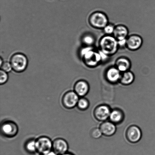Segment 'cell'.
<instances>
[{
  "label": "cell",
  "instance_id": "10",
  "mask_svg": "<svg viewBox=\"0 0 155 155\" xmlns=\"http://www.w3.org/2000/svg\"><path fill=\"white\" fill-rule=\"evenodd\" d=\"M127 137L130 142L136 143L140 139L142 133L139 127L133 126L128 129L127 133Z\"/></svg>",
  "mask_w": 155,
  "mask_h": 155
},
{
  "label": "cell",
  "instance_id": "19",
  "mask_svg": "<svg viewBox=\"0 0 155 155\" xmlns=\"http://www.w3.org/2000/svg\"><path fill=\"white\" fill-rule=\"evenodd\" d=\"M25 148L28 153H33L37 151L36 141L31 140L29 141L26 144Z\"/></svg>",
  "mask_w": 155,
  "mask_h": 155
},
{
  "label": "cell",
  "instance_id": "28",
  "mask_svg": "<svg viewBox=\"0 0 155 155\" xmlns=\"http://www.w3.org/2000/svg\"><path fill=\"white\" fill-rule=\"evenodd\" d=\"M3 63V61L2 60V58H1V64H0V66H1L2 64Z\"/></svg>",
  "mask_w": 155,
  "mask_h": 155
},
{
  "label": "cell",
  "instance_id": "26",
  "mask_svg": "<svg viewBox=\"0 0 155 155\" xmlns=\"http://www.w3.org/2000/svg\"><path fill=\"white\" fill-rule=\"evenodd\" d=\"M118 46L123 47L127 45V38L117 40Z\"/></svg>",
  "mask_w": 155,
  "mask_h": 155
},
{
  "label": "cell",
  "instance_id": "7",
  "mask_svg": "<svg viewBox=\"0 0 155 155\" xmlns=\"http://www.w3.org/2000/svg\"><path fill=\"white\" fill-rule=\"evenodd\" d=\"M1 132L4 136L7 137H13L18 133V127L16 124L12 121H7L2 124Z\"/></svg>",
  "mask_w": 155,
  "mask_h": 155
},
{
  "label": "cell",
  "instance_id": "15",
  "mask_svg": "<svg viewBox=\"0 0 155 155\" xmlns=\"http://www.w3.org/2000/svg\"><path fill=\"white\" fill-rule=\"evenodd\" d=\"M100 130L103 134L110 136L115 133L116 128L114 124L112 123L106 122L101 124Z\"/></svg>",
  "mask_w": 155,
  "mask_h": 155
},
{
  "label": "cell",
  "instance_id": "9",
  "mask_svg": "<svg viewBox=\"0 0 155 155\" xmlns=\"http://www.w3.org/2000/svg\"><path fill=\"white\" fill-rule=\"evenodd\" d=\"M142 44V39L138 35H132L127 39V45L129 49L135 51L140 48Z\"/></svg>",
  "mask_w": 155,
  "mask_h": 155
},
{
  "label": "cell",
  "instance_id": "17",
  "mask_svg": "<svg viewBox=\"0 0 155 155\" xmlns=\"http://www.w3.org/2000/svg\"><path fill=\"white\" fill-rule=\"evenodd\" d=\"M134 77L133 74L130 71L124 72L121 77V83L125 85H129L133 83Z\"/></svg>",
  "mask_w": 155,
  "mask_h": 155
},
{
  "label": "cell",
  "instance_id": "4",
  "mask_svg": "<svg viewBox=\"0 0 155 155\" xmlns=\"http://www.w3.org/2000/svg\"><path fill=\"white\" fill-rule=\"evenodd\" d=\"M89 22L91 25L95 28H104L107 25L108 19L104 14L97 12L91 15Z\"/></svg>",
  "mask_w": 155,
  "mask_h": 155
},
{
  "label": "cell",
  "instance_id": "29",
  "mask_svg": "<svg viewBox=\"0 0 155 155\" xmlns=\"http://www.w3.org/2000/svg\"><path fill=\"white\" fill-rule=\"evenodd\" d=\"M61 155H73L72 154H69V153H65V154H63Z\"/></svg>",
  "mask_w": 155,
  "mask_h": 155
},
{
  "label": "cell",
  "instance_id": "21",
  "mask_svg": "<svg viewBox=\"0 0 155 155\" xmlns=\"http://www.w3.org/2000/svg\"><path fill=\"white\" fill-rule=\"evenodd\" d=\"M8 80V75L7 72L1 70L0 71V83L1 84H4Z\"/></svg>",
  "mask_w": 155,
  "mask_h": 155
},
{
  "label": "cell",
  "instance_id": "13",
  "mask_svg": "<svg viewBox=\"0 0 155 155\" xmlns=\"http://www.w3.org/2000/svg\"><path fill=\"white\" fill-rule=\"evenodd\" d=\"M120 72L117 68H110L106 72V78L111 83H115L121 78Z\"/></svg>",
  "mask_w": 155,
  "mask_h": 155
},
{
  "label": "cell",
  "instance_id": "24",
  "mask_svg": "<svg viewBox=\"0 0 155 155\" xmlns=\"http://www.w3.org/2000/svg\"><path fill=\"white\" fill-rule=\"evenodd\" d=\"M115 27L113 25L109 24L106 26L104 28V31L106 34L108 35H110L114 33V31Z\"/></svg>",
  "mask_w": 155,
  "mask_h": 155
},
{
  "label": "cell",
  "instance_id": "23",
  "mask_svg": "<svg viewBox=\"0 0 155 155\" xmlns=\"http://www.w3.org/2000/svg\"><path fill=\"white\" fill-rule=\"evenodd\" d=\"M83 40L84 43L88 45H92L94 42V38L90 35L84 36L83 38Z\"/></svg>",
  "mask_w": 155,
  "mask_h": 155
},
{
  "label": "cell",
  "instance_id": "6",
  "mask_svg": "<svg viewBox=\"0 0 155 155\" xmlns=\"http://www.w3.org/2000/svg\"><path fill=\"white\" fill-rule=\"evenodd\" d=\"M79 96L73 91H69L64 94L62 99L64 106L68 109L75 107L79 101Z\"/></svg>",
  "mask_w": 155,
  "mask_h": 155
},
{
  "label": "cell",
  "instance_id": "12",
  "mask_svg": "<svg viewBox=\"0 0 155 155\" xmlns=\"http://www.w3.org/2000/svg\"><path fill=\"white\" fill-rule=\"evenodd\" d=\"M89 90V86L86 82L80 81L75 84L74 91L79 96H84L87 94Z\"/></svg>",
  "mask_w": 155,
  "mask_h": 155
},
{
  "label": "cell",
  "instance_id": "1",
  "mask_svg": "<svg viewBox=\"0 0 155 155\" xmlns=\"http://www.w3.org/2000/svg\"><path fill=\"white\" fill-rule=\"evenodd\" d=\"M100 45L101 51L108 56L115 54L118 46L117 39L110 36L103 37L100 41Z\"/></svg>",
  "mask_w": 155,
  "mask_h": 155
},
{
  "label": "cell",
  "instance_id": "27",
  "mask_svg": "<svg viewBox=\"0 0 155 155\" xmlns=\"http://www.w3.org/2000/svg\"><path fill=\"white\" fill-rule=\"evenodd\" d=\"M44 155H57V154L54 152L51 151L50 152L47 153V154Z\"/></svg>",
  "mask_w": 155,
  "mask_h": 155
},
{
  "label": "cell",
  "instance_id": "2",
  "mask_svg": "<svg viewBox=\"0 0 155 155\" xmlns=\"http://www.w3.org/2000/svg\"><path fill=\"white\" fill-rule=\"evenodd\" d=\"M81 54L84 59L86 64L89 66H94L101 60L99 53L95 52L90 47L83 48Z\"/></svg>",
  "mask_w": 155,
  "mask_h": 155
},
{
  "label": "cell",
  "instance_id": "25",
  "mask_svg": "<svg viewBox=\"0 0 155 155\" xmlns=\"http://www.w3.org/2000/svg\"><path fill=\"white\" fill-rule=\"evenodd\" d=\"M102 133L100 130L98 129H95L92 132V136L95 138H98L100 137Z\"/></svg>",
  "mask_w": 155,
  "mask_h": 155
},
{
  "label": "cell",
  "instance_id": "11",
  "mask_svg": "<svg viewBox=\"0 0 155 155\" xmlns=\"http://www.w3.org/2000/svg\"><path fill=\"white\" fill-rule=\"evenodd\" d=\"M110 112V109L108 106H101L96 109L95 115L97 119L101 121H104L109 117Z\"/></svg>",
  "mask_w": 155,
  "mask_h": 155
},
{
  "label": "cell",
  "instance_id": "5",
  "mask_svg": "<svg viewBox=\"0 0 155 155\" xmlns=\"http://www.w3.org/2000/svg\"><path fill=\"white\" fill-rule=\"evenodd\" d=\"M36 146L37 151L44 155L51 151L53 143L49 138L42 137L36 140Z\"/></svg>",
  "mask_w": 155,
  "mask_h": 155
},
{
  "label": "cell",
  "instance_id": "3",
  "mask_svg": "<svg viewBox=\"0 0 155 155\" xmlns=\"http://www.w3.org/2000/svg\"><path fill=\"white\" fill-rule=\"evenodd\" d=\"M10 63L13 71L17 72H21L26 69L28 60L24 54L17 53L12 56Z\"/></svg>",
  "mask_w": 155,
  "mask_h": 155
},
{
  "label": "cell",
  "instance_id": "18",
  "mask_svg": "<svg viewBox=\"0 0 155 155\" xmlns=\"http://www.w3.org/2000/svg\"><path fill=\"white\" fill-rule=\"evenodd\" d=\"M123 117V114L121 111L119 110H115L110 112L109 118L112 122L117 123L120 122Z\"/></svg>",
  "mask_w": 155,
  "mask_h": 155
},
{
  "label": "cell",
  "instance_id": "8",
  "mask_svg": "<svg viewBox=\"0 0 155 155\" xmlns=\"http://www.w3.org/2000/svg\"><path fill=\"white\" fill-rule=\"evenodd\" d=\"M53 148L56 154L63 155L68 151V144L64 140L58 139L53 143Z\"/></svg>",
  "mask_w": 155,
  "mask_h": 155
},
{
  "label": "cell",
  "instance_id": "20",
  "mask_svg": "<svg viewBox=\"0 0 155 155\" xmlns=\"http://www.w3.org/2000/svg\"><path fill=\"white\" fill-rule=\"evenodd\" d=\"M89 102L87 100L84 98H81L79 100L77 105L78 107L81 110H85L89 106Z\"/></svg>",
  "mask_w": 155,
  "mask_h": 155
},
{
  "label": "cell",
  "instance_id": "22",
  "mask_svg": "<svg viewBox=\"0 0 155 155\" xmlns=\"http://www.w3.org/2000/svg\"><path fill=\"white\" fill-rule=\"evenodd\" d=\"M1 67L2 70L7 73L10 72L12 69V66L10 63L7 61L3 62Z\"/></svg>",
  "mask_w": 155,
  "mask_h": 155
},
{
  "label": "cell",
  "instance_id": "16",
  "mask_svg": "<svg viewBox=\"0 0 155 155\" xmlns=\"http://www.w3.org/2000/svg\"><path fill=\"white\" fill-rule=\"evenodd\" d=\"M116 66L118 70L121 72H126L130 69V64L129 60L124 58L118 59L116 61Z\"/></svg>",
  "mask_w": 155,
  "mask_h": 155
},
{
  "label": "cell",
  "instance_id": "14",
  "mask_svg": "<svg viewBox=\"0 0 155 155\" xmlns=\"http://www.w3.org/2000/svg\"><path fill=\"white\" fill-rule=\"evenodd\" d=\"M128 33V30L127 27L123 25H118L115 27L113 34L117 40H119L127 39Z\"/></svg>",
  "mask_w": 155,
  "mask_h": 155
}]
</instances>
